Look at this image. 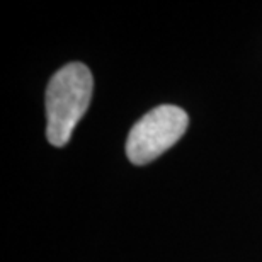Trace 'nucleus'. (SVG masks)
<instances>
[{"instance_id": "nucleus-1", "label": "nucleus", "mask_w": 262, "mask_h": 262, "mask_svg": "<svg viewBox=\"0 0 262 262\" xmlns=\"http://www.w3.org/2000/svg\"><path fill=\"white\" fill-rule=\"evenodd\" d=\"M91 70L78 61L60 68L46 89V138L53 146H65L92 99Z\"/></svg>"}, {"instance_id": "nucleus-2", "label": "nucleus", "mask_w": 262, "mask_h": 262, "mask_svg": "<svg viewBox=\"0 0 262 262\" xmlns=\"http://www.w3.org/2000/svg\"><path fill=\"white\" fill-rule=\"evenodd\" d=\"M187 123V113L177 106L165 104L151 109L129 131L126 141L128 159L135 165L150 164L181 140Z\"/></svg>"}]
</instances>
